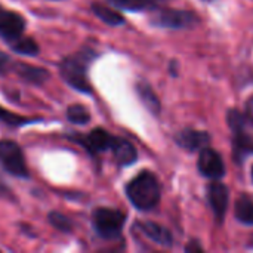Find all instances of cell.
<instances>
[{
    "label": "cell",
    "instance_id": "cell-1",
    "mask_svg": "<svg viewBox=\"0 0 253 253\" xmlns=\"http://www.w3.org/2000/svg\"><path fill=\"white\" fill-rule=\"evenodd\" d=\"M126 193L132 205L139 211H150L160 200V185L151 172H142L133 178L127 184Z\"/></svg>",
    "mask_w": 253,
    "mask_h": 253
},
{
    "label": "cell",
    "instance_id": "cell-2",
    "mask_svg": "<svg viewBox=\"0 0 253 253\" xmlns=\"http://www.w3.org/2000/svg\"><path fill=\"white\" fill-rule=\"evenodd\" d=\"M93 55L90 52H79L65 58L59 67L62 79L74 89L83 93H90L92 86L87 79V67Z\"/></svg>",
    "mask_w": 253,
    "mask_h": 253
},
{
    "label": "cell",
    "instance_id": "cell-3",
    "mask_svg": "<svg viewBox=\"0 0 253 253\" xmlns=\"http://www.w3.org/2000/svg\"><path fill=\"white\" fill-rule=\"evenodd\" d=\"M123 225H125V215L120 211L98 208L93 212V228L96 234L105 240L119 239Z\"/></svg>",
    "mask_w": 253,
    "mask_h": 253
},
{
    "label": "cell",
    "instance_id": "cell-4",
    "mask_svg": "<svg viewBox=\"0 0 253 253\" xmlns=\"http://www.w3.org/2000/svg\"><path fill=\"white\" fill-rule=\"evenodd\" d=\"M0 166L10 175L18 178H27L28 169L24 160V154L16 142L0 141Z\"/></svg>",
    "mask_w": 253,
    "mask_h": 253
},
{
    "label": "cell",
    "instance_id": "cell-5",
    "mask_svg": "<svg viewBox=\"0 0 253 253\" xmlns=\"http://www.w3.org/2000/svg\"><path fill=\"white\" fill-rule=\"evenodd\" d=\"M24 28L25 21L19 13L0 6V36L4 39V42L10 43L21 37L24 34Z\"/></svg>",
    "mask_w": 253,
    "mask_h": 253
},
{
    "label": "cell",
    "instance_id": "cell-6",
    "mask_svg": "<svg viewBox=\"0 0 253 253\" xmlns=\"http://www.w3.org/2000/svg\"><path fill=\"white\" fill-rule=\"evenodd\" d=\"M196 16L197 15H194L191 12H185V10L165 9L156 15L154 22L157 25L168 27V28H187L196 22V19H197Z\"/></svg>",
    "mask_w": 253,
    "mask_h": 253
},
{
    "label": "cell",
    "instance_id": "cell-7",
    "mask_svg": "<svg viewBox=\"0 0 253 253\" xmlns=\"http://www.w3.org/2000/svg\"><path fill=\"white\" fill-rule=\"evenodd\" d=\"M199 169H200L202 175H205L211 179H219L224 176V172H225L224 162H222L221 156L215 150L208 148V147H205L203 151L200 153Z\"/></svg>",
    "mask_w": 253,
    "mask_h": 253
},
{
    "label": "cell",
    "instance_id": "cell-8",
    "mask_svg": "<svg viewBox=\"0 0 253 253\" xmlns=\"http://www.w3.org/2000/svg\"><path fill=\"white\" fill-rule=\"evenodd\" d=\"M74 141L82 144L90 154H98L102 151H107L111 148L114 136H111L107 130L104 129H93L89 135L86 136H73Z\"/></svg>",
    "mask_w": 253,
    "mask_h": 253
},
{
    "label": "cell",
    "instance_id": "cell-9",
    "mask_svg": "<svg viewBox=\"0 0 253 253\" xmlns=\"http://www.w3.org/2000/svg\"><path fill=\"white\" fill-rule=\"evenodd\" d=\"M209 202L216 219H222L228 206V190L221 182H212L209 187Z\"/></svg>",
    "mask_w": 253,
    "mask_h": 253
},
{
    "label": "cell",
    "instance_id": "cell-10",
    "mask_svg": "<svg viewBox=\"0 0 253 253\" xmlns=\"http://www.w3.org/2000/svg\"><path fill=\"white\" fill-rule=\"evenodd\" d=\"M176 141L182 148H187L190 151H196V150L205 148L209 144L211 138H209V133H206V132L185 129V130L178 133Z\"/></svg>",
    "mask_w": 253,
    "mask_h": 253
},
{
    "label": "cell",
    "instance_id": "cell-11",
    "mask_svg": "<svg viewBox=\"0 0 253 253\" xmlns=\"http://www.w3.org/2000/svg\"><path fill=\"white\" fill-rule=\"evenodd\" d=\"M110 150L113 151L116 160H117L119 165H122V166L132 165V163L136 160V156H138L135 147H133L129 141H126V139H123V138H116V136H114Z\"/></svg>",
    "mask_w": 253,
    "mask_h": 253
},
{
    "label": "cell",
    "instance_id": "cell-12",
    "mask_svg": "<svg viewBox=\"0 0 253 253\" xmlns=\"http://www.w3.org/2000/svg\"><path fill=\"white\" fill-rule=\"evenodd\" d=\"M139 228H141V231L148 239H151L157 245H162V246L169 248L173 243L172 234L166 228L160 227L159 224H154V222H142V224H139Z\"/></svg>",
    "mask_w": 253,
    "mask_h": 253
},
{
    "label": "cell",
    "instance_id": "cell-13",
    "mask_svg": "<svg viewBox=\"0 0 253 253\" xmlns=\"http://www.w3.org/2000/svg\"><path fill=\"white\" fill-rule=\"evenodd\" d=\"M15 70L21 76V79H24L25 82L33 83V84H42L49 79V73L46 70L39 68V67H33V65H27L22 62H18Z\"/></svg>",
    "mask_w": 253,
    "mask_h": 253
},
{
    "label": "cell",
    "instance_id": "cell-14",
    "mask_svg": "<svg viewBox=\"0 0 253 253\" xmlns=\"http://www.w3.org/2000/svg\"><path fill=\"white\" fill-rule=\"evenodd\" d=\"M92 10L93 13L104 22H107L108 25H120L125 22V18L116 12L114 9L108 7V6H104V4H99V3H93L92 4Z\"/></svg>",
    "mask_w": 253,
    "mask_h": 253
},
{
    "label": "cell",
    "instance_id": "cell-15",
    "mask_svg": "<svg viewBox=\"0 0 253 253\" xmlns=\"http://www.w3.org/2000/svg\"><path fill=\"white\" fill-rule=\"evenodd\" d=\"M236 216L240 222L253 225V203L248 196H242L236 202Z\"/></svg>",
    "mask_w": 253,
    "mask_h": 253
},
{
    "label": "cell",
    "instance_id": "cell-16",
    "mask_svg": "<svg viewBox=\"0 0 253 253\" xmlns=\"http://www.w3.org/2000/svg\"><path fill=\"white\" fill-rule=\"evenodd\" d=\"M136 90L142 99V102L145 104V107L151 111V113H159L160 111V102L156 96V93L153 92L151 86L147 84V83H138L136 86Z\"/></svg>",
    "mask_w": 253,
    "mask_h": 253
},
{
    "label": "cell",
    "instance_id": "cell-17",
    "mask_svg": "<svg viewBox=\"0 0 253 253\" xmlns=\"http://www.w3.org/2000/svg\"><path fill=\"white\" fill-rule=\"evenodd\" d=\"M10 47L16 52V53H22V55H37L39 53V46L34 40H31L30 37H18L16 40L9 43Z\"/></svg>",
    "mask_w": 253,
    "mask_h": 253
},
{
    "label": "cell",
    "instance_id": "cell-18",
    "mask_svg": "<svg viewBox=\"0 0 253 253\" xmlns=\"http://www.w3.org/2000/svg\"><path fill=\"white\" fill-rule=\"evenodd\" d=\"M108 1L126 10H145V9H153L157 4V0H108Z\"/></svg>",
    "mask_w": 253,
    "mask_h": 253
},
{
    "label": "cell",
    "instance_id": "cell-19",
    "mask_svg": "<svg viewBox=\"0 0 253 253\" xmlns=\"http://www.w3.org/2000/svg\"><path fill=\"white\" fill-rule=\"evenodd\" d=\"M67 117L71 123H76V125H86L90 120V114H89L87 108L83 105H79V104L68 107Z\"/></svg>",
    "mask_w": 253,
    "mask_h": 253
},
{
    "label": "cell",
    "instance_id": "cell-20",
    "mask_svg": "<svg viewBox=\"0 0 253 253\" xmlns=\"http://www.w3.org/2000/svg\"><path fill=\"white\" fill-rule=\"evenodd\" d=\"M0 122L1 123H6L9 126H22V125L31 123L34 120L33 119L22 117V116H18V114H13V113L7 111L6 108L0 107Z\"/></svg>",
    "mask_w": 253,
    "mask_h": 253
},
{
    "label": "cell",
    "instance_id": "cell-21",
    "mask_svg": "<svg viewBox=\"0 0 253 253\" xmlns=\"http://www.w3.org/2000/svg\"><path fill=\"white\" fill-rule=\"evenodd\" d=\"M234 145H236V150L240 154H243V156L253 153V138L249 136L248 133H243L242 130L240 132H236Z\"/></svg>",
    "mask_w": 253,
    "mask_h": 253
},
{
    "label": "cell",
    "instance_id": "cell-22",
    "mask_svg": "<svg viewBox=\"0 0 253 253\" xmlns=\"http://www.w3.org/2000/svg\"><path fill=\"white\" fill-rule=\"evenodd\" d=\"M49 222H50L56 230H59V231H62V233H71V231H73V224H71V221H70L67 216H64L62 213H59V212H50V213H49Z\"/></svg>",
    "mask_w": 253,
    "mask_h": 253
},
{
    "label": "cell",
    "instance_id": "cell-23",
    "mask_svg": "<svg viewBox=\"0 0 253 253\" xmlns=\"http://www.w3.org/2000/svg\"><path fill=\"white\" fill-rule=\"evenodd\" d=\"M228 123H230V127L234 130V132H240L245 126V119L240 113H237L236 110L230 111L228 113Z\"/></svg>",
    "mask_w": 253,
    "mask_h": 253
},
{
    "label": "cell",
    "instance_id": "cell-24",
    "mask_svg": "<svg viewBox=\"0 0 253 253\" xmlns=\"http://www.w3.org/2000/svg\"><path fill=\"white\" fill-rule=\"evenodd\" d=\"M9 67H10V58L6 53L0 52V74H4L9 70Z\"/></svg>",
    "mask_w": 253,
    "mask_h": 253
},
{
    "label": "cell",
    "instance_id": "cell-25",
    "mask_svg": "<svg viewBox=\"0 0 253 253\" xmlns=\"http://www.w3.org/2000/svg\"><path fill=\"white\" fill-rule=\"evenodd\" d=\"M0 196H4V197H12V193H10V190L7 188V185L4 184V181L0 178Z\"/></svg>",
    "mask_w": 253,
    "mask_h": 253
},
{
    "label": "cell",
    "instance_id": "cell-26",
    "mask_svg": "<svg viewBox=\"0 0 253 253\" xmlns=\"http://www.w3.org/2000/svg\"><path fill=\"white\" fill-rule=\"evenodd\" d=\"M246 116H248V119L253 123V96L248 101V104H246Z\"/></svg>",
    "mask_w": 253,
    "mask_h": 253
}]
</instances>
